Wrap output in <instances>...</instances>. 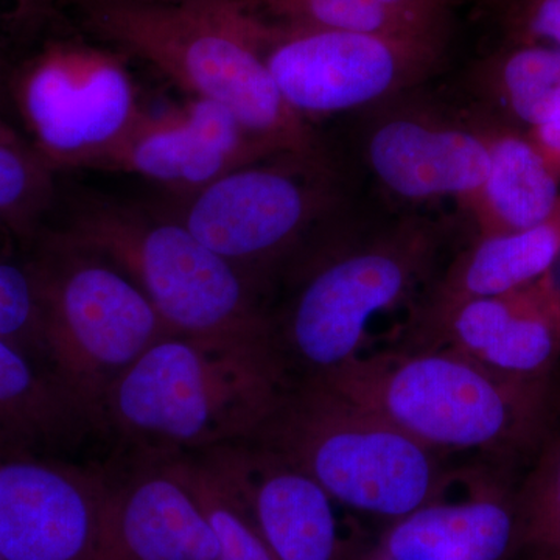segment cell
Segmentation results:
<instances>
[{
  "instance_id": "6da1fadb",
  "label": "cell",
  "mask_w": 560,
  "mask_h": 560,
  "mask_svg": "<svg viewBox=\"0 0 560 560\" xmlns=\"http://www.w3.org/2000/svg\"><path fill=\"white\" fill-rule=\"evenodd\" d=\"M77 31L147 61L190 97L230 109L272 153L329 165L311 125L261 57L267 22L249 0H72L60 10Z\"/></svg>"
},
{
  "instance_id": "7a4b0ae2",
  "label": "cell",
  "mask_w": 560,
  "mask_h": 560,
  "mask_svg": "<svg viewBox=\"0 0 560 560\" xmlns=\"http://www.w3.org/2000/svg\"><path fill=\"white\" fill-rule=\"evenodd\" d=\"M320 228L283 268L285 294L270 308L271 337L293 382L313 381L361 355L368 326L433 271L440 223L405 215L361 234Z\"/></svg>"
},
{
  "instance_id": "3957f363",
  "label": "cell",
  "mask_w": 560,
  "mask_h": 560,
  "mask_svg": "<svg viewBox=\"0 0 560 560\" xmlns=\"http://www.w3.org/2000/svg\"><path fill=\"white\" fill-rule=\"evenodd\" d=\"M291 378L268 341L172 334L110 385L101 423L145 456L248 441Z\"/></svg>"
},
{
  "instance_id": "277c9868",
  "label": "cell",
  "mask_w": 560,
  "mask_h": 560,
  "mask_svg": "<svg viewBox=\"0 0 560 560\" xmlns=\"http://www.w3.org/2000/svg\"><path fill=\"white\" fill-rule=\"evenodd\" d=\"M40 231L114 265L176 334L272 342L264 287L202 245L173 212L58 189Z\"/></svg>"
},
{
  "instance_id": "5b68a950",
  "label": "cell",
  "mask_w": 560,
  "mask_h": 560,
  "mask_svg": "<svg viewBox=\"0 0 560 560\" xmlns=\"http://www.w3.org/2000/svg\"><path fill=\"white\" fill-rule=\"evenodd\" d=\"M308 382L436 453L525 447L537 440L547 415L548 383L503 377L451 348L360 355Z\"/></svg>"
},
{
  "instance_id": "8992f818",
  "label": "cell",
  "mask_w": 560,
  "mask_h": 560,
  "mask_svg": "<svg viewBox=\"0 0 560 560\" xmlns=\"http://www.w3.org/2000/svg\"><path fill=\"white\" fill-rule=\"evenodd\" d=\"M249 442L305 471L335 503L388 518L444 500L438 453L316 382H291Z\"/></svg>"
},
{
  "instance_id": "52a82bcc",
  "label": "cell",
  "mask_w": 560,
  "mask_h": 560,
  "mask_svg": "<svg viewBox=\"0 0 560 560\" xmlns=\"http://www.w3.org/2000/svg\"><path fill=\"white\" fill-rule=\"evenodd\" d=\"M28 245L25 261L38 290L47 368L101 423L110 385L176 331L109 261L43 231Z\"/></svg>"
},
{
  "instance_id": "ba28073f",
  "label": "cell",
  "mask_w": 560,
  "mask_h": 560,
  "mask_svg": "<svg viewBox=\"0 0 560 560\" xmlns=\"http://www.w3.org/2000/svg\"><path fill=\"white\" fill-rule=\"evenodd\" d=\"M21 49L0 43V98L55 173L90 168L145 114L127 55L73 25Z\"/></svg>"
},
{
  "instance_id": "9c48e42d",
  "label": "cell",
  "mask_w": 560,
  "mask_h": 560,
  "mask_svg": "<svg viewBox=\"0 0 560 560\" xmlns=\"http://www.w3.org/2000/svg\"><path fill=\"white\" fill-rule=\"evenodd\" d=\"M259 162L187 195L173 213L202 245L265 289L337 217L340 197L327 165L290 154Z\"/></svg>"
},
{
  "instance_id": "30bf717a",
  "label": "cell",
  "mask_w": 560,
  "mask_h": 560,
  "mask_svg": "<svg viewBox=\"0 0 560 560\" xmlns=\"http://www.w3.org/2000/svg\"><path fill=\"white\" fill-rule=\"evenodd\" d=\"M445 44L368 33L268 24L261 57L271 79L305 120L371 108L436 73Z\"/></svg>"
},
{
  "instance_id": "8fae6325",
  "label": "cell",
  "mask_w": 560,
  "mask_h": 560,
  "mask_svg": "<svg viewBox=\"0 0 560 560\" xmlns=\"http://www.w3.org/2000/svg\"><path fill=\"white\" fill-rule=\"evenodd\" d=\"M110 478L31 452H0V556L94 560Z\"/></svg>"
},
{
  "instance_id": "7c38bea8",
  "label": "cell",
  "mask_w": 560,
  "mask_h": 560,
  "mask_svg": "<svg viewBox=\"0 0 560 560\" xmlns=\"http://www.w3.org/2000/svg\"><path fill=\"white\" fill-rule=\"evenodd\" d=\"M364 160L397 200L455 198L464 206L488 176V132L482 120L448 119L429 109H388L368 127Z\"/></svg>"
},
{
  "instance_id": "4fadbf2b",
  "label": "cell",
  "mask_w": 560,
  "mask_h": 560,
  "mask_svg": "<svg viewBox=\"0 0 560 560\" xmlns=\"http://www.w3.org/2000/svg\"><path fill=\"white\" fill-rule=\"evenodd\" d=\"M275 156L230 109L190 97L183 109L164 116L143 114L90 168L132 173L187 197L226 173Z\"/></svg>"
},
{
  "instance_id": "5bb4252c",
  "label": "cell",
  "mask_w": 560,
  "mask_h": 560,
  "mask_svg": "<svg viewBox=\"0 0 560 560\" xmlns=\"http://www.w3.org/2000/svg\"><path fill=\"white\" fill-rule=\"evenodd\" d=\"M416 324L425 348L458 350L514 381L548 383L560 357V291L547 275L523 289L460 302Z\"/></svg>"
},
{
  "instance_id": "9a60e30c",
  "label": "cell",
  "mask_w": 560,
  "mask_h": 560,
  "mask_svg": "<svg viewBox=\"0 0 560 560\" xmlns=\"http://www.w3.org/2000/svg\"><path fill=\"white\" fill-rule=\"evenodd\" d=\"M248 503L276 560H355L341 536L329 493L305 471L254 442L206 452Z\"/></svg>"
},
{
  "instance_id": "2e32d148",
  "label": "cell",
  "mask_w": 560,
  "mask_h": 560,
  "mask_svg": "<svg viewBox=\"0 0 560 560\" xmlns=\"http://www.w3.org/2000/svg\"><path fill=\"white\" fill-rule=\"evenodd\" d=\"M110 480L94 560H219L208 518L168 456Z\"/></svg>"
},
{
  "instance_id": "e0dca14e",
  "label": "cell",
  "mask_w": 560,
  "mask_h": 560,
  "mask_svg": "<svg viewBox=\"0 0 560 560\" xmlns=\"http://www.w3.org/2000/svg\"><path fill=\"white\" fill-rule=\"evenodd\" d=\"M517 551L514 495L477 482L467 500L434 501L390 522L355 560H504Z\"/></svg>"
},
{
  "instance_id": "ac0fdd59",
  "label": "cell",
  "mask_w": 560,
  "mask_h": 560,
  "mask_svg": "<svg viewBox=\"0 0 560 560\" xmlns=\"http://www.w3.org/2000/svg\"><path fill=\"white\" fill-rule=\"evenodd\" d=\"M559 259L560 205L550 219L528 230L478 235L436 280L418 318L523 289L548 275Z\"/></svg>"
},
{
  "instance_id": "d6986e66",
  "label": "cell",
  "mask_w": 560,
  "mask_h": 560,
  "mask_svg": "<svg viewBox=\"0 0 560 560\" xmlns=\"http://www.w3.org/2000/svg\"><path fill=\"white\" fill-rule=\"evenodd\" d=\"M485 124L489 172L477 194L464 205L478 234L528 230L552 217L560 205V175L526 132Z\"/></svg>"
},
{
  "instance_id": "ffe728a7",
  "label": "cell",
  "mask_w": 560,
  "mask_h": 560,
  "mask_svg": "<svg viewBox=\"0 0 560 560\" xmlns=\"http://www.w3.org/2000/svg\"><path fill=\"white\" fill-rule=\"evenodd\" d=\"M94 423L75 397L31 355L0 337V452H31Z\"/></svg>"
},
{
  "instance_id": "44dd1931",
  "label": "cell",
  "mask_w": 560,
  "mask_h": 560,
  "mask_svg": "<svg viewBox=\"0 0 560 560\" xmlns=\"http://www.w3.org/2000/svg\"><path fill=\"white\" fill-rule=\"evenodd\" d=\"M475 77L482 95L526 131L560 119V47L512 43Z\"/></svg>"
},
{
  "instance_id": "7402d4cb",
  "label": "cell",
  "mask_w": 560,
  "mask_h": 560,
  "mask_svg": "<svg viewBox=\"0 0 560 560\" xmlns=\"http://www.w3.org/2000/svg\"><path fill=\"white\" fill-rule=\"evenodd\" d=\"M200 504L219 541V560H276L248 503L206 452L167 455Z\"/></svg>"
},
{
  "instance_id": "603a6c76",
  "label": "cell",
  "mask_w": 560,
  "mask_h": 560,
  "mask_svg": "<svg viewBox=\"0 0 560 560\" xmlns=\"http://www.w3.org/2000/svg\"><path fill=\"white\" fill-rule=\"evenodd\" d=\"M57 175L28 143H0V232L28 245L57 205Z\"/></svg>"
},
{
  "instance_id": "cb8c5ba5",
  "label": "cell",
  "mask_w": 560,
  "mask_h": 560,
  "mask_svg": "<svg viewBox=\"0 0 560 560\" xmlns=\"http://www.w3.org/2000/svg\"><path fill=\"white\" fill-rule=\"evenodd\" d=\"M282 24L445 44L448 32L390 13L370 0H260Z\"/></svg>"
},
{
  "instance_id": "d4e9b609",
  "label": "cell",
  "mask_w": 560,
  "mask_h": 560,
  "mask_svg": "<svg viewBox=\"0 0 560 560\" xmlns=\"http://www.w3.org/2000/svg\"><path fill=\"white\" fill-rule=\"evenodd\" d=\"M517 550L560 560V434L544 442L536 466L514 493Z\"/></svg>"
},
{
  "instance_id": "484cf974",
  "label": "cell",
  "mask_w": 560,
  "mask_h": 560,
  "mask_svg": "<svg viewBox=\"0 0 560 560\" xmlns=\"http://www.w3.org/2000/svg\"><path fill=\"white\" fill-rule=\"evenodd\" d=\"M0 337L47 368L38 290L25 260H0Z\"/></svg>"
},
{
  "instance_id": "4316f807",
  "label": "cell",
  "mask_w": 560,
  "mask_h": 560,
  "mask_svg": "<svg viewBox=\"0 0 560 560\" xmlns=\"http://www.w3.org/2000/svg\"><path fill=\"white\" fill-rule=\"evenodd\" d=\"M503 9L512 43L560 47V0H504Z\"/></svg>"
},
{
  "instance_id": "83f0119b",
  "label": "cell",
  "mask_w": 560,
  "mask_h": 560,
  "mask_svg": "<svg viewBox=\"0 0 560 560\" xmlns=\"http://www.w3.org/2000/svg\"><path fill=\"white\" fill-rule=\"evenodd\" d=\"M370 2L399 16L410 18L448 32L451 11L456 0H370Z\"/></svg>"
},
{
  "instance_id": "f1b7e54d",
  "label": "cell",
  "mask_w": 560,
  "mask_h": 560,
  "mask_svg": "<svg viewBox=\"0 0 560 560\" xmlns=\"http://www.w3.org/2000/svg\"><path fill=\"white\" fill-rule=\"evenodd\" d=\"M526 135L560 175V119L526 131Z\"/></svg>"
},
{
  "instance_id": "f546056e",
  "label": "cell",
  "mask_w": 560,
  "mask_h": 560,
  "mask_svg": "<svg viewBox=\"0 0 560 560\" xmlns=\"http://www.w3.org/2000/svg\"><path fill=\"white\" fill-rule=\"evenodd\" d=\"M72 0H14V14L22 20H32V18L46 16L60 10L66 3Z\"/></svg>"
},
{
  "instance_id": "4dcf8cb0",
  "label": "cell",
  "mask_w": 560,
  "mask_h": 560,
  "mask_svg": "<svg viewBox=\"0 0 560 560\" xmlns=\"http://www.w3.org/2000/svg\"><path fill=\"white\" fill-rule=\"evenodd\" d=\"M0 143H14V145L28 143L24 135L2 113H0Z\"/></svg>"
},
{
  "instance_id": "1f68e13d",
  "label": "cell",
  "mask_w": 560,
  "mask_h": 560,
  "mask_svg": "<svg viewBox=\"0 0 560 560\" xmlns=\"http://www.w3.org/2000/svg\"><path fill=\"white\" fill-rule=\"evenodd\" d=\"M14 21L13 13L0 14V25H10Z\"/></svg>"
},
{
  "instance_id": "d6a6232c",
  "label": "cell",
  "mask_w": 560,
  "mask_h": 560,
  "mask_svg": "<svg viewBox=\"0 0 560 560\" xmlns=\"http://www.w3.org/2000/svg\"><path fill=\"white\" fill-rule=\"evenodd\" d=\"M0 560H5V559H3L2 556H0Z\"/></svg>"
}]
</instances>
